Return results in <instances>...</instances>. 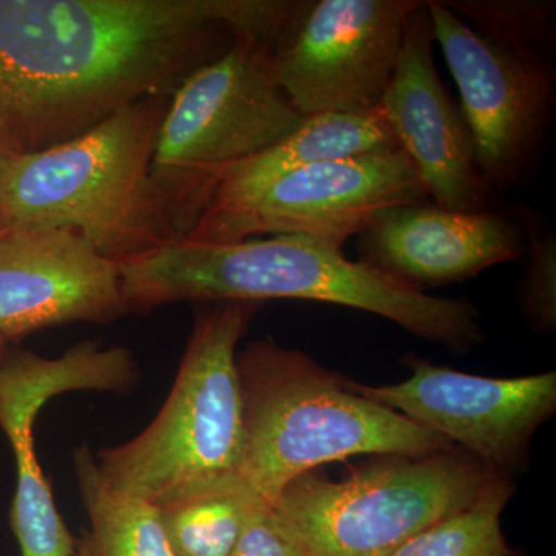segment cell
Instances as JSON below:
<instances>
[{"instance_id":"obj_22","label":"cell","mask_w":556,"mask_h":556,"mask_svg":"<svg viewBox=\"0 0 556 556\" xmlns=\"http://www.w3.org/2000/svg\"><path fill=\"white\" fill-rule=\"evenodd\" d=\"M228 556H303L278 525L270 504L262 497L249 507L239 538Z\"/></svg>"},{"instance_id":"obj_5","label":"cell","mask_w":556,"mask_h":556,"mask_svg":"<svg viewBox=\"0 0 556 556\" xmlns=\"http://www.w3.org/2000/svg\"><path fill=\"white\" fill-rule=\"evenodd\" d=\"M260 305L215 302L199 313L159 415L138 437L94 453L98 471L112 489L163 507L243 478L237 353Z\"/></svg>"},{"instance_id":"obj_14","label":"cell","mask_w":556,"mask_h":556,"mask_svg":"<svg viewBox=\"0 0 556 556\" xmlns=\"http://www.w3.org/2000/svg\"><path fill=\"white\" fill-rule=\"evenodd\" d=\"M526 244L514 215L448 211L433 201L386 208L357 236L358 262L419 289L522 258Z\"/></svg>"},{"instance_id":"obj_21","label":"cell","mask_w":556,"mask_h":556,"mask_svg":"<svg viewBox=\"0 0 556 556\" xmlns=\"http://www.w3.org/2000/svg\"><path fill=\"white\" fill-rule=\"evenodd\" d=\"M518 219L526 236L525 270L518 302L527 324L538 332L556 329V233L536 212L519 206Z\"/></svg>"},{"instance_id":"obj_7","label":"cell","mask_w":556,"mask_h":556,"mask_svg":"<svg viewBox=\"0 0 556 556\" xmlns=\"http://www.w3.org/2000/svg\"><path fill=\"white\" fill-rule=\"evenodd\" d=\"M270 67V43L240 35L170 94L153 150L152 177L182 239L206 208L223 167L273 148L302 124Z\"/></svg>"},{"instance_id":"obj_18","label":"cell","mask_w":556,"mask_h":556,"mask_svg":"<svg viewBox=\"0 0 556 556\" xmlns=\"http://www.w3.org/2000/svg\"><path fill=\"white\" fill-rule=\"evenodd\" d=\"M257 495L243 478L159 507L175 556H228Z\"/></svg>"},{"instance_id":"obj_8","label":"cell","mask_w":556,"mask_h":556,"mask_svg":"<svg viewBox=\"0 0 556 556\" xmlns=\"http://www.w3.org/2000/svg\"><path fill=\"white\" fill-rule=\"evenodd\" d=\"M413 0H295L270 67L300 115L372 112L396 70Z\"/></svg>"},{"instance_id":"obj_9","label":"cell","mask_w":556,"mask_h":556,"mask_svg":"<svg viewBox=\"0 0 556 556\" xmlns=\"http://www.w3.org/2000/svg\"><path fill=\"white\" fill-rule=\"evenodd\" d=\"M434 42L459 90L479 170L493 189L525 181L555 116L554 65L468 27L442 0H427Z\"/></svg>"},{"instance_id":"obj_20","label":"cell","mask_w":556,"mask_h":556,"mask_svg":"<svg viewBox=\"0 0 556 556\" xmlns=\"http://www.w3.org/2000/svg\"><path fill=\"white\" fill-rule=\"evenodd\" d=\"M444 5L475 31L511 49L547 60L554 49V0H448Z\"/></svg>"},{"instance_id":"obj_1","label":"cell","mask_w":556,"mask_h":556,"mask_svg":"<svg viewBox=\"0 0 556 556\" xmlns=\"http://www.w3.org/2000/svg\"><path fill=\"white\" fill-rule=\"evenodd\" d=\"M292 0H0V144L53 148L170 97L240 35L273 42Z\"/></svg>"},{"instance_id":"obj_25","label":"cell","mask_w":556,"mask_h":556,"mask_svg":"<svg viewBox=\"0 0 556 556\" xmlns=\"http://www.w3.org/2000/svg\"><path fill=\"white\" fill-rule=\"evenodd\" d=\"M0 229H2V226H0Z\"/></svg>"},{"instance_id":"obj_2","label":"cell","mask_w":556,"mask_h":556,"mask_svg":"<svg viewBox=\"0 0 556 556\" xmlns=\"http://www.w3.org/2000/svg\"><path fill=\"white\" fill-rule=\"evenodd\" d=\"M119 273L130 313L178 302L309 300L387 318L453 353L484 340L481 313L470 300L427 294L305 237L175 240L121 263Z\"/></svg>"},{"instance_id":"obj_4","label":"cell","mask_w":556,"mask_h":556,"mask_svg":"<svg viewBox=\"0 0 556 556\" xmlns=\"http://www.w3.org/2000/svg\"><path fill=\"white\" fill-rule=\"evenodd\" d=\"M243 397L241 477L274 504L314 468L361 455L422 456L455 448L350 387L303 351L257 340L237 353Z\"/></svg>"},{"instance_id":"obj_11","label":"cell","mask_w":556,"mask_h":556,"mask_svg":"<svg viewBox=\"0 0 556 556\" xmlns=\"http://www.w3.org/2000/svg\"><path fill=\"white\" fill-rule=\"evenodd\" d=\"M412 376L371 387L348 379L376 404L393 409L497 473L526 466L530 442L556 412V372L485 378L409 358Z\"/></svg>"},{"instance_id":"obj_3","label":"cell","mask_w":556,"mask_h":556,"mask_svg":"<svg viewBox=\"0 0 556 556\" xmlns=\"http://www.w3.org/2000/svg\"><path fill=\"white\" fill-rule=\"evenodd\" d=\"M169 100L134 102L62 144L11 155L0 172L2 229L70 230L118 265L181 240L152 177Z\"/></svg>"},{"instance_id":"obj_23","label":"cell","mask_w":556,"mask_h":556,"mask_svg":"<svg viewBox=\"0 0 556 556\" xmlns=\"http://www.w3.org/2000/svg\"><path fill=\"white\" fill-rule=\"evenodd\" d=\"M11 346V342L9 340L0 338V367H2L3 358H5L7 353H9Z\"/></svg>"},{"instance_id":"obj_6","label":"cell","mask_w":556,"mask_h":556,"mask_svg":"<svg viewBox=\"0 0 556 556\" xmlns=\"http://www.w3.org/2000/svg\"><path fill=\"white\" fill-rule=\"evenodd\" d=\"M507 479L455 447L386 456L343 481L309 471L270 507L303 556H390Z\"/></svg>"},{"instance_id":"obj_26","label":"cell","mask_w":556,"mask_h":556,"mask_svg":"<svg viewBox=\"0 0 556 556\" xmlns=\"http://www.w3.org/2000/svg\"><path fill=\"white\" fill-rule=\"evenodd\" d=\"M515 556V555H514Z\"/></svg>"},{"instance_id":"obj_13","label":"cell","mask_w":556,"mask_h":556,"mask_svg":"<svg viewBox=\"0 0 556 556\" xmlns=\"http://www.w3.org/2000/svg\"><path fill=\"white\" fill-rule=\"evenodd\" d=\"M118 263L70 230L0 229V338L129 314Z\"/></svg>"},{"instance_id":"obj_15","label":"cell","mask_w":556,"mask_h":556,"mask_svg":"<svg viewBox=\"0 0 556 556\" xmlns=\"http://www.w3.org/2000/svg\"><path fill=\"white\" fill-rule=\"evenodd\" d=\"M397 149L401 148L382 108L358 115L305 116L298 129L273 148L218 172L211 200L192 230L232 217L254 203L278 179L302 167Z\"/></svg>"},{"instance_id":"obj_10","label":"cell","mask_w":556,"mask_h":556,"mask_svg":"<svg viewBox=\"0 0 556 556\" xmlns=\"http://www.w3.org/2000/svg\"><path fill=\"white\" fill-rule=\"evenodd\" d=\"M428 201L426 182L404 150L367 153L291 172L243 211L185 239L228 243L295 236L342 249L379 212Z\"/></svg>"},{"instance_id":"obj_12","label":"cell","mask_w":556,"mask_h":556,"mask_svg":"<svg viewBox=\"0 0 556 556\" xmlns=\"http://www.w3.org/2000/svg\"><path fill=\"white\" fill-rule=\"evenodd\" d=\"M433 43L426 2H417L380 108L434 204L456 212L490 211L495 189L479 170L466 116L439 76Z\"/></svg>"},{"instance_id":"obj_16","label":"cell","mask_w":556,"mask_h":556,"mask_svg":"<svg viewBox=\"0 0 556 556\" xmlns=\"http://www.w3.org/2000/svg\"><path fill=\"white\" fill-rule=\"evenodd\" d=\"M53 397V388L27 362H3L0 430L9 439L16 464L10 525L22 556H75V536L58 510L35 447L36 419Z\"/></svg>"},{"instance_id":"obj_17","label":"cell","mask_w":556,"mask_h":556,"mask_svg":"<svg viewBox=\"0 0 556 556\" xmlns=\"http://www.w3.org/2000/svg\"><path fill=\"white\" fill-rule=\"evenodd\" d=\"M73 467L90 519L89 530L76 540L75 556H175L160 508L112 489L89 445L75 448Z\"/></svg>"},{"instance_id":"obj_24","label":"cell","mask_w":556,"mask_h":556,"mask_svg":"<svg viewBox=\"0 0 556 556\" xmlns=\"http://www.w3.org/2000/svg\"><path fill=\"white\" fill-rule=\"evenodd\" d=\"M11 153L7 152L5 148L0 144V172H2L3 166H5L7 160H9Z\"/></svg>"},{"instance_id":"obj_19","label":"cell","mask_w":556,"mask_h":556,"mask_svg":"<svg viewBox=\"0 0 556 556\" xmlns=\"http://www.w3.org/2000/svg\"><path fill=\"white\" fill-rule=\"evenodd\" d=\"M514 492L507 479L473 506L428 527L390 556H514L503 532V511Z\"/></svg>"}]
</instances>
